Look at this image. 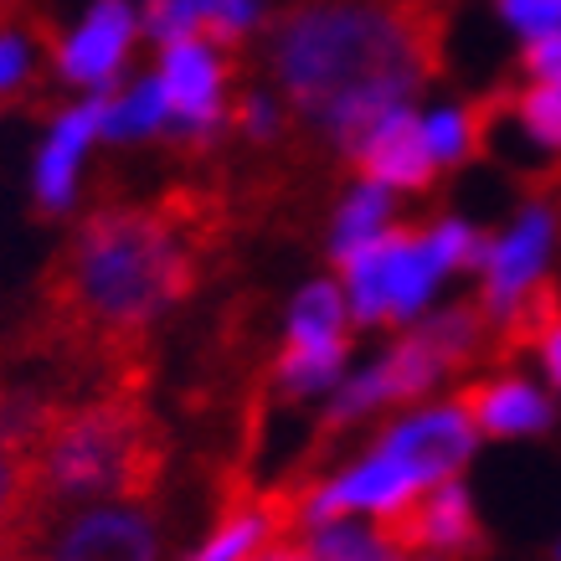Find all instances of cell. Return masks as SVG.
I'll list each match as a JSON object with an SVG mask.
<instances>
[{
    "instance_id": "1",
    "label": "cell",
    "mask_w": 561,
    "mask_h": 561,
    "mask_svg": "<svg viewBox=\"0 0 561 561\" xmlns=\"http://www.w3.org/2000/svg\"><path fill=\"white\" fill-rule=\"evenodd\" d=\"M232 202L181 181L160 202H99L36 278V309L5 351L72 381H150V335L202 289Z\"/></svg>"
},
{
    "instance_id": "2",
    "label": "cell",
    "mask_w": 561,
    "mask_h": 561,
    "mask_svg": "<svg viewBox=\"0 0 561 561\" xmlns=\"http://www.w3.org/2000/svg\"><path fill=\"white\" fill-rule=\"evenodd\" d=\"M454 0H289L268 21V68L294 129L351 154L443 68Z\"/></svg>"
},
{
    "instance_id": "3",
    "label": "cell",
    "mask_w": 561,
    "mask_h": 561,
    "mask_svg": "<svg viewBox=\"0 0 561 561\" xmlns=\"http://www.w3.org/2000/svg\"><path fill=\"white\" fill-rule=\"evenodd\" d=\"M150 381H99L88 391H72L51 412L42 438L32 443L36 494L51 520H68L83 500H154L171 469V438L154 417Z\"/></svg>"
},
{
    "instance_id": "4",
    "label": "cell",
    "mask_w": 561,
    "mask_h": 561,
    "mask_svg": "<svg viewBox=\"0 0 561 561\" xmlns=\"http://www.w3.org/2000/svg\"><path fill=\"white\" fill-rule=\"evenodd\" d=\"M345 273V309L360 324H402L427 305L438 284V257L417 227H387L381 238L341 257Z\"/></svg>"
},
{
    "instance_id": "5",
    "label": "cell",
    "mask_w": 561,
    "mask_h": 561,
    "mask_svg": "<svg viewBox=\"0 0 561 561\" xmlns=\"http://www.w3.org/2000/svg\"><path fill=\"white\" fill-rule=\"evenodd\" d=\"M11 561H160V515L154 500L93 505L57 520L51 536L11 551Z\"/></svg>"
},
{
    "instance_id": "6",
    "label": "cell",
    "mask_w": 561,
    "mask_h": 561,
    "mask_svg": "<svg viewBox=\"0 0 561 561\" xmlns=\"http://www.w3.org/2000/svg\"><path fill=\"white\" fill-rule=\"evenodd\" d=\"M557 221H561L557 196H536V202L515 217L511 232L500 242H490V257H484V268H479L484 273V289H479V299H474V305L490 314V330H494V320L541 278L546 257H551V242H557Z\"/></svg>"
},
{
    "instance_id": "7",
    "label": "cell",
    "mask_w": 561,
    "mask_h": 561,
    "mask_svg": "<svg viewBox=\"0 0 561 561\" xmlns=\"http://www.w3.org/2000/svg\"><path fill=\"white\" fill-rule=\"evenodd\" d=\"M376 454L397 459L417 484H443V479H454L469 463L474 427H469V417L459 408H423L402 417V423H391L381 433V443H376Z\"/></svg>"
},
{
    "instance_id": "8",
    "label": "cell",
    "mask_w": 561,
    "mask_h": 561,
    "mask_svg": "<svg viewBox=\"0 0 561 561\" xmlns=\"http://www.w3.org/2000/svg\"><path fill=\"white\" fill-rule=\"evenodd\" d=\"M129 47H135V11H129V0H93V11L78 21V32L62 36L51 72H57V83L108 88L119 78Z\"/></svg>"
},
{
    "instance_id": "9",
    "label": "cell",
    "mask_w": 561,
    "mask_h": 561,
    "mask_svg": "<svg viewBox=\"0 0 561 561\" xmlns=\"http://www.w3.org/2000/svg\"><path fill=\"white\" fill-rule=\"evenodd\" d=\"M345 160L360 171V181L387 186V191H427L433 186V171H438L433 150H427L423 119L412 108H391L387 119H376Z\"/></svg>"
},
{
    "instance_id": "10",
    "label": "cell",
    "mask_w": 561,
    "mask_h": 561,
    "mask_svg": "<svg viewBox=\"0 0 561 561\" xmlns=\"http://www.w3.org/2000/svg\"><path fill=\"white\" fill-rule=\"evenodd\" d=\"M103 114H108V99H88L78 108H68L57 129L47 135L42 154H36V217H62L72 206V186H78V160L93 145V135H103Z\"/></svg>"
},
{
    "instance_id": "11",
    "label": "cell",
    "mask_w": 561,
    "mask_h": 561,
    "mask_svg": "<svg viewBox=\"0 0 561 561\" xmlns=\"http://www.w3.org/2000/svg\"><path fill=\"white\" fill-rule=\"evenodd\" d=\"M459 412L484 438H526V433L551 427V417H557V408L546 402L541 391L530 387V381H515V376L469 381L459 391Z\"/></svg>"
},
{
    "instance_id": "12",
    "label": "cell",
    "mask_w": 561,
    "mask_h": 561,
    "mask_svg": "<svg viewBox=\"0 0 561 561\" xmlns=\"http://www.w3.org/2000/svg\"><path fill=\"white\" fill-rule=\"evenodd\" d=\"M345 356H351V335L345 341H289L284 335V351L273 360V381L284 397H309L341 376Z\"/></svg>"
},
{
    "instance_id": "13",
    "label": "cell",
    "mask_w": 561,
    "mask_h": 561,
    "mask_svg": "<svg viewBox=\"0 0 561 561\" xmlns=\"http://www.w3.org/2000/svg\"><path fill=\"white\" fill-rule=\"evenodd\" d=\"M387 227H391V191L360 181V191L345 196L341 211H335V227H330V253H335V263L351 257L356 248H366L371 238H381Z\"/></svg>"
},
{
    "instance_id": "14",
    "label": "cell",
    "mask_w": 561,
    "mask_h": 561,
    "mask_svg": "<svg viewBox=\"0 0 561 561\" xmlns=\"http://www.w3.org/2000/svg\"><path fill=\"white\" fill-rule=\"evenodd\" d=\"M351 309L335 284H309L289 309V341H345Z\"/></svg>"
},
{
    "instance_id": "15",
    "label": "cell",
    "mask_w": 561,
    "mask_h": 561,
    "mask_svg": "<svg viewBox=\"0 0 561 561\" xmlns=\"http://www.w3.org/2000/svg\"><path fill=\"white\" fill-rule=\"evenodd\" d=\"M171 119L165 114V93H160V78H139L124 99H108V114H103V135L108 139H145L154 135L160 124Z\"/></svg>"
},
{
    "instance_id": "16",
    "label": "cell",
    "mask_w": 561,
    "mask_h": 561,
    "mask_svg": "<svg viewBox=\"0 0 561 561\" xmlns=\"http://www.w3.org/2000/svg\"><path fill=\"white\" fill-rule=\"evenodd\" d=\"M427 248L438 257L443 273H479L484 268V257H490V238L474 232V227H463V221H438V227H427Z\"/></svg>"
},
{
    "instance_id": "17",
    "label": "cell",
    "mask_w": 561,
    "mask_h": 561,
    "mask_svg": "<svg viewBox=\"0 0 561 561\" xmlns=\"http://www.w3.org/2000/svg\"><path fill=\"white\" fill-rule=\"evenodd\" d=\"M511 114L526 124L530 135L541 139L546 150H561V88L530 83L526 93H515L511 99Z\"/></svg>"
},
{
    "instance_id": "18",
    "label": "cell",
    "mask_w": 561,
    "mask_h": 561,
    "mask_svg": "<svg viewBox=\"0 0 561 561\" xmlns=\"http://www.w3.org/2000/svg\"><path fill=\"white\" fill-rule=\"evenodd\" d=\"M515 32L526 36H557L561 32V0H500Z\"/></svg>"
},
{
    "instance_id": "19",
    "label": "cell",
    "mask_w": 561,
    "mask_h": 561,
    "mask_svg": "<svg viewBox=\"0 0 561 561\" xmlns=\"http://www.w3.org/2000/svg\"><path fill=\"white\" fill-rule=\"evenodd\" d=\"M520 68L530 72V83L561 88V32L557 36H530V47L520 51Z\"/></svg>"
},
{
    "instance_id": "20",
    "label": "cell",
    "mask_w": 561,
    "mask_h": 561,
    "mask_svg": "<svg viewBox=\"0 0 561 561\" xmlns=\"http://www.w3.org/2000/svg\"><path fill=\"white\" fill-rule=\"evenodd\" d=\"M248 561H314V551H309L305 530H299V536H284V541L263 546V551H257V557H248Z\"/></svg>"
},
{
    "instance_id": "21",
    "label": "cell",
    "mask_w": 561,
    "mask_h": 561,
    "mask_svg": "<svg viewBox=\"0 0 561 561\" xmlns=\"http://www.w3.org/2000/svg\"><path fill=\"white\" fill-rule=\"evenodd\" d=\"M541 360H546V376H551V387H561V324L551 330V335H546Z\"/></svg>"
}]
</instances>
